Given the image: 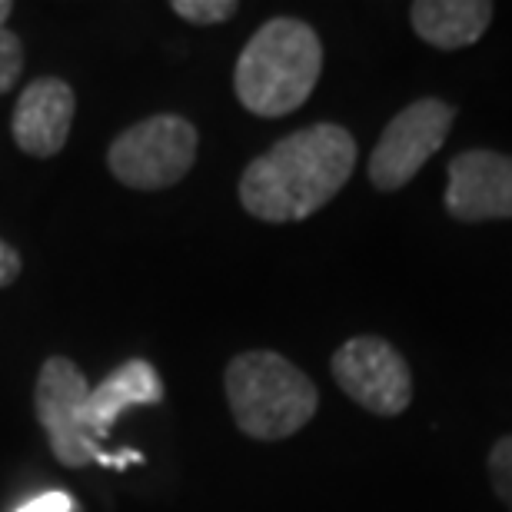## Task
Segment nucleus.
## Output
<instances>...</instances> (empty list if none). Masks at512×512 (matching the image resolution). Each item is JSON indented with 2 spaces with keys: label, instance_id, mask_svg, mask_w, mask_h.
I'll return each instance as SVG.
<instances>
[{
  "label": "nucleus",
  "instance_id": "nucleus-6",
  "mask_svg": "<svg viewBox=\"0 0 512 512\" xmlns=\"http://www.w3.org/2000/svg\"><path fill=\"white\" fill-rule=\"evenodd\" d=\"M456 110L443 97H423L389 120L370 153V183L376 190H403L453 130Z\"/></svg>",
  "mask_w": 512,
  "mask_h": 512
},
{
  "label": "nucleus",
  "instance_id": "nucleus-13",
  "mask_svg": "<svg viewBox=\"0 0 512 512\" xmlns=\"http://www.w3.org/2000/svg\"><path fill=\"white\" fill-rule=\"evenodd\" d=\"M489 479H493L496 496L512 512V436L496 439V446L489 449Z\"/></svg>",
  "mask_w": 512,
  "mask_h": 512
},
{
  "label": "nucleus",
  "instance_id": "nucleus-2",
  "mask_svg": "<svg viewBox=\"0 0 512 512\" xmlns=\"http://www.w3.org/2000/svg\"><path fill=\"white\" fill-rule=\"evenodd\" d=\"M320 74V34L300 17H273L243 47L233 67V90L253 117L280 120L310 100Z\"/></svg>",
  "mask_w": 512,
  "mask_h": 512
},
{
  "label": "nucleus",
  "instance_id": "nucleus-10",
  "mask_svg": "<svg viewBox=\"0 0 512 512\" xmlns=\"http://www.w3.org/2000/svg\"><path fill=\"white\" fill-rule=\"evenodd\" d=\"M163 403V380L147 360H127L104 383L90 389L84 406V426L94 443L110 436V429L133 406H157Z\"/></svg>",
  "mask_w": 512,
  "mask_h": 512
},
{
  "label": "nucleus",
  "instance_id": "nucleus-1",
  "mask_svg": "<svg viewBox=\"0 0 512 512\" xmlns=\"http://www.w3.org/2000/svg\"><path fill=\"white\" fill-rule=\"evenodd\" d=\"M356 153L360 147L353 133L340 124H313L276 140L243 170V210L263 223L313 217L353 177Z\"/></svg>",
  "mask_w": 512,
  "mask_h": 512
},
{
  "label": "nucleus",
  "instance_id": "nucleus-4",
  "mask_svg": "<svg viewBox=\"0 0 512 512\" xmlns=\"http://www.w3.org/2000/svg\"><path fill=\"white\" fill-rule=\"evenodd\" d=\"M87 396H90L87 376L74 360H67V356H50V360H44L34 386V413L50 443V453L57 456V463L67 469H84L87 463L127 469V463H143L137 449H124V453L110 456L100 449V443L90 439L84 426Z\"/></svg>",
  "mask_w": 512,
  "mask_h": 512
},
{
  "label": "nucleus",
  "instance_id": "nucleus-3",
  "mask_svg": "<svg viewBox=\"0 0 512 512\" xmlns=\"http://www.w3.org/2000/svg\"><path fill=\"white\" fill-rule=\"evenodd\" d=\"M223 389L240 433L260 443H280L310 423L320 409V389L300 366L273 350L233 356Z\"/></svg>",
  "mask_w": 512,
  "mask_h": 512
},
{
  "label": "nucleus",
  "instance_id": "nucleus-15",
  "mask_svg": "<svg viewBox=\"0 0 512 512\" xmlns=\"http://www.w3.org/2000/svg\"><path fill=\"white\" fill-rule=\"evenodd\" d=\"M17 512H77V503L64 493V489H50V493L27 499Z\"/></svg>",
  "mask_w": 512,
  "mask_h": 512
},
{
  "label": "nucleus",
  "instance_id": "nucleus-16",
  "mask_svg": "<svg viewBox=\"0 0 512 512\" xmlns=\"http://www.w3.org/2000/svg\"><path fill=\"white\" fill-rule=\"evenodd\" d=\"M20 253L10 247V243H4L0 240V290H4V286H10L20 276Z\"/></svg>",
  "mask_w": 512,
  "mask_h": 512
},
{
  "label": "nucleus",
  "instance_id": "nucleus-17",
  "mask_svg": "<svg viewBox=\"0 0 512 512\" xmlns=\"http://www.w3.org/2000/svg\"><path fill=\"white\" fill-rule=\"evenodd\" d=\"M10 14H14V4H10V0H0V27H7Z\"/></svg>",
  "mask_w": 512,
  "mask_h": 512
},
{
  "label": "nucleus",
  "instance_id": "nucleus-14",
  "mask_svg": "<svg viewBox=\"0 0 512 512\" xmlns=\"http://www.w3.org/2000/svg\"><path fill=\"white\" fill-rule=\"evenodd\" d=\"M20 74H24V44L14 30L0 27V94L14 90Z\"/></svg>",
  "mask_w": 512,
  "mask_h": 512
},
{
  "label": "nucleus",
  "instance_id": "nucleus-11",
  "mask_svg": "<svg viewBox=\"0 0 512 512\" xmlns=\"http://www.w3.org/2000/svg\"><path fill=\"white\" fill-rule=\"evenodd\" d=\"M496 7L489 0H416L409 4V24L436 50H463L493 24Z\"/></svg>",
  "mask_w": 512,
  "mask_h": 512
},
{
  "label": "nucleus",
  "instance_id": "nucleus-9",
  "mask_svg": "<svg viewBox=\"0 0 512 512\" xmlns=\"http://www.w3.org/2000/svg\"><path fill=\"white\" fill-rule=\"evenodd\" d=\"M77 97L74 87L60 77H37L24 87L14 104L10 133L27 157L50 160L67 147L70 127H74Z\"/></svg>",
  "mask_w": 512,
  "mask_h": 512
},
{
  "label": "nucleus",
  "instance_id": "nucleus-12",
  "mask_svg": "<svg viewBox=\"0 0 512 512\" xmlns=\"http://www.w3.org/2000/svg\"><path fill=\"white\" fill-rule=\"evenodd\" d=\"M170 10L187 24L197 27H213V24H227L237 14L240 4L237 0H173Z\"/></svg>",
  "mask_w": 512,
  "mask_h": 512
},
{
  "label": "nucleus",
  "instance_id": "nucleus-5",
  "mask_svg": "<svg viewBox=\"0 0 512 512\" xmlns=\"http://www.w3.org/2000/svg\"><path fill=\"white\" fill-rule=\"evenodd\" d=\"M200 133L180 114H153L117 133L107 150L110 173L130 190H167L197 163Z\"/></svg>",
  "mask_w": 512,
  "mask_h": 512
},
{
  "label": "nucleus",
  "instance_id": "nucleus-7",
  "mask_svg": "<svg viewBox=\"0 0 512 512\" xmlns=\"http://www.w3.org/2000/svg\"><path fill=\"white\" fill-rule=\"evenodd\" d=\"M333 380L373 416H399L413 403V373L403 353L383 336L363 333L346 340L330 360Z\"/></svg>",
  "mask_w": 512,
  "mask_h": 512
},
{
  "label": "nucleus",
  "instance_id": "nucleus-8",
  "mask_svg": "<svg viewBox=\"0 0 512 512\" xmlns=\"http://www.w3.org/2000/svg\"><path fill=\"white\" fill-rule=\"evenodd\" d=\"M446 213L459 223L512 220V153H456L446 170Z\"/></svg>",
  "mask_w": 512,
  "mask_h": 512
}]
</instances>
